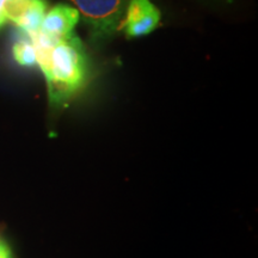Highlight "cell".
<instances>
[{
	"instance_id": "3957f363",
	"label": "cell",
	"mask_w": 258,
	"mask_h": 258,
	"mask_svg": "<svg viewBox=\"0 0 258 258\" xmlns=\"http://www.w3.org/2000/svg\"><path fill=\"white\" fill-rule=\"evenodd\" d=\"M3 11L8 19L21 29L23 35H29L41 30L47 4L44 0H9Z\"/></svg>"
},
{
	"instance_id": "52a82bcc",
	"label": "cell",
	"mask_w": 258,
	"mask_h": 258,
	"mask_svg": "<svg viewBox=\"0 0 258 258\" xmlns=\"http://www.w3.org/2000/svg\"><path fill=\"white\" fill-rule=\"evenodd\" d=\"M0 256H11L9 247L6 246V244L2 240H0Z\"/></svg>"
},
{
	"instance_id": "ba28073f",
	"label": "cell",
	"mask_w": 258,
	"mask_h": 258,
	"mask_svg": "<svg viewBox=\"0 0 258 258\" xmlns=\"http://www.w3.org/2000/svg\"><path fill=\"white\" fill-rule=\"evenodd\" d=\"M6 22H8V17H6V15L4 14V11H3V10L0 9V29L4 27V25L6 24Z\"/></svg>"
},
{
	"instance_id": "9c48e42d",
	"label": "cell",
	"mask_w": 258,
	"mask_h": 258,
	"mask_svg": "<svg viewBox=\"0 0 258 258\" xmlns=\"http://www.w3.org/2000/svg\"><path fill=\"white\" fill-rule=\"evenodd\" d=\"M6 2H9V0H0V9H3V6L5 5Z\"/></svg>"
},
{
	"instance_id": "277c9868",
	"label": "cell",
	"mask_w": 258,
	"mask_h": 258,
	"mask_svg": "<svg viewBox=\"0 0 258 258\" xmlns=\"http://www.w3.org/2000/svg\"><path fill=\"white\" fill-rule=\"evenodd\" d=\"M159 21L160 12L150 0H131L121 27L127 37H140L152 32Z\"/></svg>"
},
{
	"instance_id": "8992f818",
	"label": "cell",
	"mask_w": 258,
	"mask_h": 258,
	"mask_svg": "<svg viewBox=\"0 0 258 258\" xmlns=\"http://www.w3.org/2000/svg\"><path fill=\"white\" fill-rule=\"evenodd\" d=\"M15 60L23 67H34L36 64V50L30 40L25 36L18 40L12 47Z\"/></svg>"
},
{
	"instance_id": "6da1fadb",
	"label": "cell",
	"mask_w": 258,
	"mask_h": 258,
	"mask_svg": "<svg viewBox=\"0 0 258 258\" xmlns=\"http://www.w3.org/2000/svg\"><path fill=\"white\" fill-rule=\"evenodd\" d=\"M36 50V63L47 80L51 106H64L86 82L88 64L77 36L56 38L38 30L25 35Z\"/></svg>"
},
{
	"instance_id": "5b68a950",
	"label": "cell",
	"mask_w": 258,
	"mask_h": 258,
	"mask_svg": "<svg viewBox=\"0 0 258 258\" xmlns=\"http://www.w3.org/2000/svg\"><path fill=\"white\" fill-rule=\"evenodd\" d=\"M79 21V12L69 5L59 4L46 14L41 24V31L56 38L72 36L74 27Z\"/></svg>"
},
{
	"instance_id": "30bf717a",
	"label": "cell",
	"mask_w": 258,
	"mask_h": 258,
	"mask_svg": "<svg viewBox=\"0 0 258 258\" xmlns=\"http://www.w3.org/2000/svg\"><path fill=\"white\" fill-rule=\"evenodd\" d=\"M0 258H11V256H0Z\"/></svg>"
},
{
	"instance_id": "7a4b0ae2",
	"label": "cell",
	"mask_w": 258,
	"mask_h": 258,
	"mask_svg": "<svg viewBox=\"0 0 258 258\" xmlns=\"http://www.w3.org/2000/svg\"><path fill=\"white\" fill-rule=\"evenodd\" d=\"M91 30L92 37H110L121 28L129 0H72Z\"/></svg>"
}]
</instances>
